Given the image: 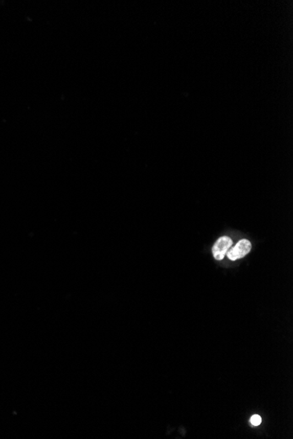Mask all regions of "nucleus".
<instances>
[{"instance_id":"obj_1","label":"nucleus","mask_w":293,"mask_h":439,"mask_svg":"<svg viewBox=\"0 0 293 439\" xmlns=\"http://www.w3.org/2000/svg\"><path fill=\"white\" fill-rule=\"evenodd\" d=\"M251 248H252V245L250 240H241L235 245V246L227 252V256L229 257V260L235 261L245 257L251 251Z\"/></svg>"},{"instance_id":"obj_2","label":"nucleus","mask_w":293,"mask_h":439,"mask_svg":"<svg viewBox=\"0 0 293 439\" xmlns=\"http://www.w3.org/2000/svg\"><path fill=\"white\" fill-rule=\"evenodd\" d=\"M233 245V241L228 236L220 237L213 246V257L217 261H222L229 248Z\"/></svg>"},{"instance_id":"obj_3","label":"nucleus","mask_w":293,"mask_h":439,"mask_svg":"<svg viewBox=\"0 0 293 439\" xmlns=\"http://www.w3.org/2000/svg\"><path fill=\"white\" fill-rule=\"evenodd\" d=\"M250 423H251V424L254 425V426H258V425H260L261 423H262V418H261V417L258 415V414H254V415H252L251 418H250Z\"/></svg>"}]
</instances>
